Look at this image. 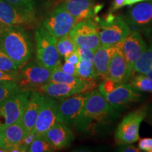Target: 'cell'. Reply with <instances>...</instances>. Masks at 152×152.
I'll use <instances>...</instances> for the list:
<instances>
[{
  "mask_svg": "<svg viewBox=\"0 0 152 152\" xmlns=\"http://www.w3.org/2000/svg\"><path fill=\"white\" fill-rule=\"evenodd\" d=\"M0 49L19 67L29 61L33 55V45L22 27H1Z\"/></svg>",
  "mask_w": 152,
  "mask_h": 152,
  "instance_id": "cell-1",
  "label": "cell"
},
{
  "mask_svg": "<svg viewBox=\"0 0 152 152\" xmlns=\"http://www.w3.org/2000/svg\"><path fill=\"white\" fill-rule=\"evenodd\" d=\"M129 84L138 92L152 93V80L146 74L138 73L133 76Z\"/></svg>",
  "mask_w": 152,
  "mask_h": 152,
  "instance_id": "cell-26",
  "label": "cell"
},
{
  "mask_svg": "<svg viewBox=\"0 0 152 152\" xmlns=\"http://www.w3.org/2000/svg\"><path fill=\"white\" fill-rule=\"evenodd\" d=\"M147 108L143 106L123 118L115 132V139L118 144L129 145L140 140V127L147 117Z\"/></svg>",
  "mask_w": 152,
  "mask_h": 152,
  "instance_id": "cell-5",
  "label": "cell"
},
{
  "mask_svg": "<svg viewBox=\"0 0 152 152\" xmlns=\"http://www.w3.org/2000/svg\"><path fill=\"white\" fill-rule=\"evenodd\" d=\"M130 76L131 74L129 71L126 60L121 49L118 47L116 52L110 61L107 71L103 77L118 83H126L130 79Z\"/></svg>",
  "mask_w": 152,
  "mask_h": 152,
  "instance_id": "cell-18",
  "label": "cell"
},
{
  "mask_svg": "<svg viewBox=\"0 0 152 152\" xmlns=\"http://www.w3.org/2000/svg\"><path fill=\"white\" fill-rule=\"evenodd\" d=\"M69 35L77 47L95 51L101 45L99 24L92 19L77 22Z\"/></svg>",
  "mask_w": 152,
  "mask_h": 152,
  "instance_id": "cell-11",
  "label": "cell"
},
{
  "mask_svg": "<svg viewBox=\"0 0 152 152\" xmlns=\"http://www.w3.org/2000/svg\"><path fill=\"white\" fill-rule=\"evenodd\" d=\"M125 6V0H113L111 6V10L115 11Z\"/></svg>",
  "mask_w": 152,
  "mask_h": 152,
  "instance_id": "cell-37",
  "label": "cell"
},
{
  "mask_svg": "<svg viewBox=\"0 0 152 152\" xmlns=\"http://www.w3.org/2000/svg\"><path fill=\"white\" fill-rule=\"evenodd\" d=\"M58 68H59L62 71L65 72L66 73L79 77L78 74H77L76 65H73V64L65 61L63 64H60V65L58 66Z\"/></svg>",
  "mask_w": 152,
  "mask_h": 152,
  "instance_id": "cell-34",
  "label": "cell"
},
{
  "mask_svg": "<svg viewBox=\"0 0 152 152\" xmlns=\"http://www.w3.org/2000/svg\"><path fill=\"white\" fill-rule=\"evenodd\" d=\"M19 77L18 71H4L0 70V82H16Z\"/></svg>",
  "mask_w": 152,
  "mask_h": 152,
  "instance_id": "cell-32",
  "label": "cell"
},
{
  "mask_svg": "<svg viewBox=\"0 0 152 152\" xmlns=\"http://www.w3.org/2000/svg\"><path fill=\"white\" fill-rule=\"evenodd\" d=\"M138 147L141 151L149 152L152 149V138L140 139L138 143Z\"/></svg>",
  "mask_w": 152,
  "mask_h": 152,
  "instance_id": "cell-35",
  "label": "cell"
},
{
  "mask_svg": "<svg viewBox=\"0 0 152 152\" xmlns=\"http://www.w3.org/2000/svg\"><path fill=\"white\" fill-rule=\"evenodd\" d=\"M43 98L44 94L39 91L33 90L30 94L20 119L27 134L33 132Z\"/></svg>",
  "mask_w": 152,
  "mask_h": 152,
  "instance_id": "cell-17",
  "label": "cell"
},
{
  "mask_svg": "<svg viewBox=\"0 0 152 152\" xmlns=\"http://www.w3.org/2000/svg\"><path fill=\"white\" fill-rule=\"evenodd\" d=\"M89 92H82L60 100L58 103L59 122L70 128H80L83 106Z\"/></svg>",
  "mask_w": 152,
  "mask_h": 152,
  "instance_id": "cell-7",
  "label": "cell"
},
{
  "mask_svg": "<svg viewBox=\"0 0 152 152\" xmlns=\"http://www.w3.org/2000/svg\"><path fill=\"white\" fill-rule=\"evenodd\" d=\"M18 9L26 11H34L37 0H6Z\"/></svg>",
  "mask_w": 152,
  "mask_h": 152,
  "instance_id": "cell-31",
  "label": "cell"
},
{
  "mask_svg": "<svg viewBox=\"0 0 152 152\" xmlns=\"http://www.w3.org/2000/svg\"><path fill=\"white\" fill-rule=\"evenodd\" d=\"M56 45L60 57H65L70 53L77 51V46L69 34L64 37L57 38Z\"/></svg>",
  "mask_w": 152,
  "mask_h": 152,
  "instance_id": "cell-25",
  "label": "cell"
},
{
  "mask_svg": "<svg viewBox=\"0 0 152 152\" xmlns=\"http://www.w3.org/2000/svg\"><path fill=\"white\" fill-rule=\"evenodd\" d=\"M152 66V45L144 50L137 60L132 73L147 74Z\"/></svg>",
  "mask_w": 152,
  "mask_h": 152,
  "instance_id": "cell-24",
  "label": "cell"
},
{
  "mask_svg": "<svg viewBox=\"0 0 152 152\" xmlns=\"http://www.w3.org/2000/svg\"><path fill=\"white\" fill-rule=\"evenodd\" d=\"M61 4L77 22L92 19L102 8L92 0H64Z\"/></svg>",
  "mask_w": 152,
  "mask_h": 152,
  "instance_id": "cell-16",
  "label": "cell"
},
{
  "mask_svg": "<svg viewBox=\"0 0 152 152\" xmlns=\"http://www.w3.org/2000/svg\"><path fill=\"white\" fill-rule=\"evenodd\" d=\"M0 152H8V150L6 149L5 148L0 147Z\"/></svg>",
  "mask_w": 152,
  "mask_h": 152,
  "instance_id": "cell-42",
  "label": "cell"
},
{
  "mask_svg": "<svg viewBox=\"0 0 152 152\" xmlns=\"http://www.w3.org/2000/svg\"><path fill=\"white\" fill-rule=\"evenodd\" d=\"M64 58L65 61L73 64V65H77V63H78L80 61V57L78 54H77V51L70 53L69 54L67 55V56L64 57Z\"/></svg>",
  "mask_w": 152,
  "mask_h": 152,
  "instance_id": "cell-36",
  "label": "cell"
},
{
  "mask_svg": "<svg viewBox=\"0 0 152 152\" xmlns=\"http://www.w3.org/2000/svg\"><path fill=\"white\" fill-rule=\"evenodd\" d=\"M35 40L37 61L52 71L58 67L61 57L56 49V38L41 27L35 30Z\"/></svg>",
  "mask_w": 152,
  "mask_h": 152,
  "instance_id": "cell-3",
  "label": "cell"
},
{
  "mask_svg": "<svg viewBox=\"0 0 152 152\" xmlns=\"http://www.w3.org/2000/svg\"><path fill=\"white\" fill-rule=\"evenodd\" d=\"M87 81L88 80H85L77 77V76L70 75V74L62 71L58 68V66L52 70V74H51L50 78L49 80V82H52V83H64V84L75 85V86L86 87L88 90H90L91 86Z\"/></svg>",
  "mask_w": 152,
  "mask_h": 152,
  "instance_id": "cell-23",
  "label": "cell"
},
{
  "mask_svg": "<svg viewBox=\"0 0 152 152\" xmlns=\"http://www.w3.org/2000/svg\"><path fill=\"white\" fill-rule=\"evenodd\" d=\"M149 152H152V149H151V150H150V151H149Z\"/></svg>",
  "mask_w": 152,
  "mask_h": 152,
  "instance_id": "cell-44",
  "label": "cell"
},
{
  "mask_svg": "<svg viewBox=\"0 0 152 152\" xmlns=\"http://www.w3.org/2000/svg\"><path fill=\"white\" fill-rule=\"evenodd\" d=\"M118 49L117 45H100L94 52L93 65L98 76L104 77L110 61Z\"/></svg>",
  "mask_w": 152,
  "mask_h": 152,
  "instance_id": "cell-22",
  "label": "cell"
},
{
  "mask_svg": "<svg viewBox=\"0 0 152 152\" xmlns=\"http://www.w3.org/2000/svg\"><path fill=\"white\" fill-rule=\"evenodd\" d=\"M115 113L113 107L97 90L89 93L83 106L79 130H85L93 123H104Z\"/></svg>",
  "mask_w": 152,
  "mask_h": 152,
  "instance_id": "cell-2",
  "label": "cell"
},
{
  "mask_svg": "<svg viewBox=\"0 0 152 152\" xmlns=\"http://www.w3.org/2000/svg\"><path fill=\"white\" fill-rule=\"evenodd\" d=\"M58 122H59L58 102L55 99L44 94L33 132L37 134H43Z\"/></svg>",
  "mask_w": 152,
  "mask_h": 152,
  "instance_id": "cell-14",
  "label": "cell"
},
{
  "mask_svg": "<svg viewBox=\"0 0 152 152\" xmlns=\"http://www.w3.org/2000/svg\"><path fill=\"white\" fill-rule=\"evenodd\" d=\"M0 145H1V137H0Z\"/></svg>",
  "mask_w": 152,
  "mask_h": 152,
  "instance_id": "cell-43",
  "label": "cell"
},
{
  "mask_svg": "<svg viewBox=\"0 0 152 152\" xmlns=\"http://www.w3.org/2000/svg\"><path fill=\"white\" fill-rule=\"evenodd\" d=\"M128 21L135 27H145L152 24V0L139 2L129 11Z\"/></svg>",
  "mask_w": 152,
  "mask_h": 152,
  "instance_id": "cell-21",
  "label": "cell"
},
{
  "mask_svg": "<svg viewBox=\"0 0 152 152\" xmlns=\"http://www.w3.org/2000/svg\"><path fill=\"white\" fill-rule=\"evenodd\" d=\"M27 134L26 129L20 120L0 130L1 145L0 147L5 148L8 152L13 151L18 147L25 137Z\"/></svg>",
  "mask_w": 152,
  "mask_h": 152,
  "instance_id": "cell-19",
  "label": "cell"
},
{
  "mask_svg": "<svg viewBox=\"0 0 152 152\" xmlns=\"http://www.w3.org/2000/svg\"><path fill=\"white\" fill-rule=\"evenodd\" d=\"M101 45H115L121 42L131 32L130 26L121 16L109 14L105 20H99Z\"/></svg>",
  "mask_w": 152,
  "mask_h": 152,
  "instance_id": "cell-8",
  "label": "cell"
},
{
  "mask_svg": "<svg viewBox=\"0 0 152 152\" xmlns=\"http://www.w3.org/2000/svg\"><path fill=\"white\" fill-rule=\"evenodd\" d=\"M21 91L16 82H0V103Z\"/></svg>",
  "mask_w": 152,
  "mask_h": 152,
  "instance_id": "cell-28",
  "label": "cell"
},
{
  "mask_svg": "<svg viewBox=\"0 0 152 152\" xmlns=\"http://www.w3.org/2000/svg\"><path fill=\"white\" fill-rule=\"evenodd\" d=\"M98 90L113 107L137 102L141 96L140 92L130 84L108 79L101 83Z\"/></svg>",
  "mask_w": 152,
  "mask_h": 152,
  "instance_id": "cell-4",
  "label": "cell"
},
{
  "mask_svg": "<svg viewBox=\"0 0 152 152\" xmlns=\"http://www.w3.org/2000/svg\"><path fill=\"white\" fill-rule=\"evenodd\" d=\"M54 151L43 134H37L28 148L29 152H49Z\"/></svg>",
  "mask_w": 152,
  "mask_h": 152,
  "instance_id": "cell-29",
  "label": "cell"
},
{
  "mask_svg": "<svg viewBox=\"0 0 152 152\" xmlns=\"http://www.w3.org/2000/svg\"><path fill=\"white\" fill-rule=\"evenodd\" d=\"M34 21V11L21 10L6 0H0L1 27H22L32 24Z\"/></svg>",
  "mask_w": 152,
  "mask_h": 152,
  "instance_id": "cell-12",
  "label": "cell"
},
{
  "mask_svg": "<svg viewBox=\"0 0 152 152\" xmlns=\"http://www.w3.org/2000/svg\"><path fill=\"white\" fill-rule=\"evenodd\" d=\"M43 136L54 150L68 147L75 140V135L71 128L61 122L51 127L44 133Z\"/></svg>",
  "mask_w": 152,
  "mask_h": 152,
  "instance_id": "cell-15",
  "label": "cell"
},
{
  "mask_svg": "<svg viewBox=\"0 0 152 152\" xmlns=\"http://www.w3.org/2000/svg\"><path fill=\"white\" fill-rule=\"evenodd\" d=\"M149 122L151 123V125H152V112L149 115Z\"/></svg>",
  "mask_w": 152,
  "mask_h": 152,
  "instance_id": "cell-41",
  "label": "cell"
},
{
  "mask_svg": "<svg viewBox=\"0 0 152 152\" xmlns=\"http://www.w3.org/2000/svg\"><path fill=\"white\" fill-rule=\"evenodd\" d=\"M20 68L0 49V70L4 71H18Z\"/></svg>",
  "mask_w": 152,
  "mask_h": 152,
  "instance_id": "cell-30",
  "label": "cell"
},
{
  "mask_svg": "<svg viewBox=\"0 0 152 152\" xmlns=\"http://www.w3.org/2000/svg\"><path fill=\"white\" fill-rule=\"evenodd\" d=\"M77 52L79 55L80 59H85L92 62L94 58V50L84 47H77Z\"/></svg>",
  "mask_w": 152,
  "mask_h": 152,
  "instance_id": "cell-33",
  "label": "cell"
},
{
  "mask_svg": "<svg viewBox=\"0 0 152 152\" xmlns=\"http://www.w3.org/2000/svg\"><path fill=\"white\" fill-rule=\"evenodd\" d=\"M144 1H146V0H144Z\"/></svg>",
  "mask_w": 152,
  "mask_h": 152,
  "instance_id": "cell-45",
  "label": "cell"
},
{
  "mask_svg": "<svg viewBox=\"0 0 152 152\" xmlns=\"http://www.w3.org/2000/svg\"><path fill=\"white\" fill-rule=\"evenodd\" d=\"M76 67L79 77L85 80H90L98 76L94 70L93 63L90 61L80 59Z\"/></svg>",
  "mask_w": 152,
  "mask_h": 152,
  "instance_id": "cell-27",
  "label": "cell"
},
{
  "mask_svg": "<svg viewBox=\"0 0 152 152\" xmlns=\"http://www.w3.org/2000/svg\"><path fill=\"white\" fill-rule=\"evenodd\" d=\"M146 75H147L148 76V77H149V78L151 79V80H152V66H151V68H150V70H149V71L147 72V73L146 74Z\"/></svg>",
  "mask_w": 152,
  "mask_h": 152,
  "instance_id": "cell-40",
  "label": "cell"
},
{
  "mask_svg": "<svg viewBox=\"0 0 152 152\" xmlns=\"http://www.w3.org/2000/svg\"><path fill=\"white\" fill-rule=\"evenodd\" d=\"M77 23L76 19L59 4L45 18L42 27L57 39L68 35Z\"/></svg>",
  "mask_w": 152,
  "mask_h": 152,
  "instance_id": "cell-10",
  "label": "cell"
},
{
  "mask_svg": "<svg viewBox=\"0 0 152 152\" xmlns=\"http://www.w3.org/2000/svg\"><path fill=\"white\" fill-rule=\"evenodd\" d=\"M52 71L37 61L27 63L19 68L17 84L22 91L37 90L48 83Z\"/></svg>",
  "mask_w": 152,
  "mask_h": 152,
  "instance_id": "cell-6",
  "label": "cell"
},
{
  "mask_svg": "<svg viewBox=\"0 0 152 152\" xmlns=\"http://www.w3.org/2000/svg\"><path fill=\"white\" fill-rule=\"evenodd\" d=\"M116 45L124 56L128 64L129 71L132 75L134 64L147 48V43L138 32L133 31L130 32L127 37Z\"/></svg>",
  "mask_w": 152,
  "mask_h": 152,
  "instance_id": "cell-13",
  "label": "cell"
},
{
  "mask_svg": "<svg viewBox=\"0 0 152 152\" xmlns=\"http://www.w3.org/2000/svg\"><path fill=\"white\" fill-rule=\"evenodd\" d=\"M32 91H21L0 103V130L21 119Z\"/></svg>",
  "mask_w": 152,
  "mask_h": 152,
  "instance_id": "cell-9",
  "label": "cell"
},
{
  "mask_svg": "<svg viewBox=\"0 0 152 152\" xmlns=\"http://www.w3.org/2000/svg\"><path fill=\"white\" fill-rule=\"evenodd\" d=\"M143 1L144 0H125V5H133Z\"/></svg>",
  "mask_w": 152,
  "mask_h": 152,
  "instance_id": "cell-39",
  "label": "cell"
},
{
  "mask_svg": "<svg viewBox=\"0 0 152 152\" xmlns=\"http://www.w3.org/2000/svg\"><path fill=\"white\" fill-rule=\"evenodd\" d=\"M122 151H125V152H140L141 151L139 148L132 147V146H129V147H125L124 149L122 150Z\"/></svg>",
  "mask_w": 152,
  "mask_h": 152,
  "instance_id": "cell-38",
  "label": "cell"
},
{
  "mask_svg": "<svg viewBox=\"0 0 152 152\" xmlns=\"http://www.w3.org/2000/svg\"><path fill=\"white\" fill-rule=\"evenodd\" d=\"M88 90L86 87L48 82L39 87L37 91L50 97L61 100L79 93L88 92Z\"/></svg>",
  "mask_w": 152,
  "mask_h": 152,
  "instance_id": "cell-20",
  "label": "cell"
}]
</instances>
